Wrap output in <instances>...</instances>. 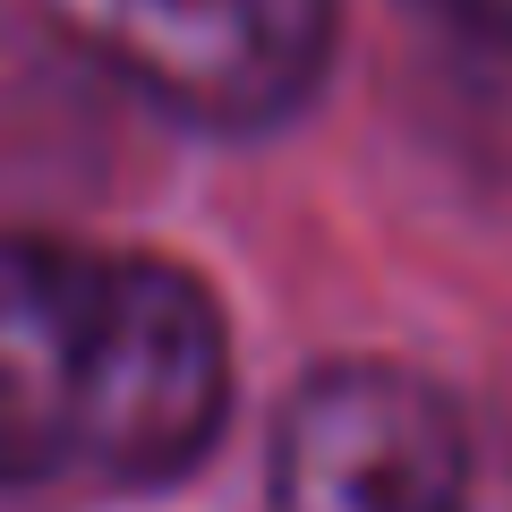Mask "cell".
<instances>
[{
    "mask_svg": "<svg viewBox=\"0 0 512 512\" xmlns=\"http://www.w3.org/2000/svg\"><path fill=\"white\" fill-rule=\"evenodd\" d=\"M444 9H453L461 26H478L487 43H504V52H512V0H444Z\"/></svg>",
    "mask_w": 512,
    "mask_h": 512,
    "instance_id": "277c9868",
    "label": "cell"
},
{
    "mask_svg": "<svg viewBox=\"0 0 512 512\" xmlns=\"http://www.w3.org/2000/svg\"><path fill=\"white\" fill-rule=\"evenodd\" d=\"M231 410V333L188 265L0 231V487H163Z\"/></svg>",
    "mask_w": 512,
    "mask_h": 512,
    "instance_id": "6da1fadb",
    "label": "cell"
},
{
    "mask_svg": "<svg viewBox=\"0 0 512 512\" xmlns=\"http://www.w3.org/2000/svg\"><path fill=\"white\" fill-rule=\"evenodd\" d=\"M274 512H478L470 427L410 367H316L274 436Z\"/></svg>",
    "mask_w": 512,
    "mask_h": 512,
    "instance_id": "3957f363",
    "label": "cell"
},
{
    "mask_svg": "<svg viewBox=\"0 0 512 512\" xmlns=\"http://www.w3.org/2000/svg\"><path fill=\"white\" fill-rule=\"evenodd\" d=\"M128 94L197 128H274L325 86L342 0H35Z\"/></svg>",
    "mask_w": 512,
    "mask_h": 512,
    "instance_id": "7a4b0ae2",
    "label": "cell"
}]
</instances>
